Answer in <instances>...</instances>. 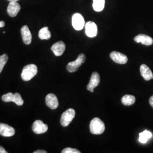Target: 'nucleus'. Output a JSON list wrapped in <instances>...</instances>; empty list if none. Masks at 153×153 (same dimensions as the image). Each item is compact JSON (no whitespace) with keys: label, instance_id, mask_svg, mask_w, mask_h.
Instances as JSON below:
<instances>
[{"label":"nucleus","instance_id":"4468645a","mask_svg":"<svg viewBox=\"0 0 153 153\" xmlns=\"http://www.w3.org/2000/svg\"><path fill=\"white\" fill-rule=\"evenodd\" d=\"M65 48V43L62 41H59L52 46L51 50L53 51L55 56H60L64 53Z\"/></svg>","mask_w":153,"mask_h":153},{"label":"nucleus","instance_id":"aec40b11","mask_svg":"<svg viewBox=\"0 0 153 153\" xmlns=\"http://www.w3.org/2000/svg\"><path fill=\"white\" fill-rule=\"evenodd\" d=\"M139 136H140L139 139H138L139 141L142 143H145L147 142L149 139H150L151 137H152V134L150 131L145 130L142 133H140Z\"/></svg>","mask_w":153,"mask_h":153},{"label":"nucleus","instance_id":"2eb2a0df","mask_svg":"<svg viewBox=\"0 0 153 153\" xmlns=\"http://www.w3.org/2000/svg\"><path fill=\"white\" fill-rule=\"evenodd\" d=\"M134 40L136 43H141L145 45H151L153 43V38L144 34L138 35L134 37Z\"/></svg>","mask_w":153,"mask_h":153},{"label":"nucleus","instance_id":"ddd939ff","mask_svg":"<svg viewBox=\"0 0 153 153\" xmlns=\"http://www.w3.org/2000/svg\"><path fill=\"white\" fill-rule=\"evenodd\" d=\"M21 33L24 43L26 45L31 44L32 41V35L27 25L23 26L21 28Z\"/></svg>","mask_w":153,"mask_h":153},{"label":"nucleus","instance_id":"dca6fc26","mask_svg":"<svg viewBox=\"0 0 153 153\" xmlns=\"http://www.w3.org/2000/svg\"><path fill=\"white\" fill-rule=\"evenodd\" d=\"M140 72L142 77L146 81H149L153 78V74L150 69L145 64H142L140 66Z\"/></svg>","mask_w":153,"mask_h":153},{"label":"nucleus","instance_id":"9d476101","mask_svg":"<svg viewBox=\"0 0 153 153\" xmlns=\"http://www.w3.org/2000/svg\"><path fill=\"white\" fill-rule=\"evenodd\" d=\"M15 134L14 129L7 124L0 123V135L4 137H11Z\"/></svg>","mask_w":153,"mask_h":153},{"label":"nucleus","instance_id":"f257e3e1","mask_svg":"<svg viewBox=\"0 0 153 153\" xmlns=\"http://www.w3.org/2000/svg\"><path fill=\"white\" fill-rule=\"evenodd\" d=\"M90 130L93 134H101L105 131L104 123L98 117H95L90 122Z\"/></svg>","mask_w":153,"mask_h":153},{"label":"nucleus","instance_id":"7ed1b4c3","mask_svg":"<svg viewBox=\"0 0 153 153\" xmlns=\"http://www.w3.org/2000/svg\"><path fill=\"white\" fill-rule=\"evenodd\" d=\"M86 61V56L83 53H81L78 56V58L74 61H72L67 65L66 68L69 72L73 73L78 70L79 68Z\"/></svg>","mask_w":153,"mask_h":153},{"label":"nucleus","instance_id":"6ab92c4d","mask_svg":"<svg viewBox=\"0 0 153 153\" xmlns=\"http://www.w3.org/2000/svg\"><path fill=\"white\" fill-rule=\"evenodd\" d=\"M105 0H93V7L97 12L102 11L104 9Z\"/></svg>","mask_w":153,"mask_h":153},{"label":"nucleus","instance_id":"f3484780","mask_svg":"<svg viewBox=\"0 0 153 153\" xmlns=\"http://www.w3.org/2000/svg\"><path fill=\"white\" fill-rule=\"evenodd\" d=\"M39 37L42 40H48L51 38V34L48 27H44L40 29L39 32Z\"/></svg>","mask_w":153,"mask_h":153},{"label":"nucleus","instance_id":"393cba45","mask_svg":"<svg viewBox=\"0 0 153 153\" xmlns=\"http://www.w3.org/2000/svg\"><path fill=\"white\" fill-rule=\"evenodd\" d=\"M149 103L153 108V95H152L149 99Z\"/></svg>","mask_w":153,"mask_h":153},{"label":"nucleus","instance_id":"a211bd4d","mask_svg":"<svg viewBox=\"0 0 153 153\" xmlns=\"http://www.w3.org/2000/svg\"><path fill=\"white\" fill-rule=\"evenodd\" d=\"M136 101V98L131 95H126L121 98L122 103L127 106L131 105L134 104Z\"/></svg>","mask_w":153,"mask_h":153},{"label":"nucleus","instance_id":"f8f14e48","mask_svg":"<svg viewBox=\"0 0 153 153\" xmlns=\"http://www.w3.org/2000/svg\"><path fill=\"white\" fill-rule=\"evenodd\" d=\"M21 10V6L17 2H10L7 8V12L9 16L15 17Z\"/></svg>","mask_w":153,"mask_h":153},{"label":"nucleus","instance_id":"c85d7f7f","mask_svg":"<svg viewBox=\"0 0 153 153\" xmlns=\"http://www.w3.org/2000/svg\"><path fill=\"white\" fill-rule=\"evenodd\" d=\"M9 2H17L18 0H7Z\"/></svg>","mask_w":153,"mask_h":153},{"label":"nucleus","instance_id":"1a4fd4ad","mask_svg":"<svg viewBox=\"0 0 153 153\" xmlns=\"http://www.w3.org/2000/svg\"><path fill=\"white\" fill-rule=\"evenodd\" d=\"M100 81L99 74L97 72H93L90 82L87 86V89L91 93L94 92V89L97 87Z\"/></svg>","mask_w":153,"mask_h":153},{"label":"nucleus","instance_id":"b1692460","mask_svg":"<svg viewBox=\"0 0 153 153\" xmlns=\"http://www.w3.org/2000/svg\"><path fill=\"white\" fill-rule=\"evenodd\" d=\"M62 153H80L81 152L76 149L73 148H67L64 149L62 152Z\"/></svg>","mask_w":153,"mask_h":153},{"label":"nucleus","instance_id":"f03ea898","mask_svg":"<svg viewBox=\"0 0 153 153\" xmlns=\"http://www.w3.org/2000/svg\"><path fill=\"white\" fill-rule=\"evenodd\" d=\"M38 73V68L35 64H29L25 66L22 70L21 77L25 81L31 80Z\"/></svg>","mask_w":153,"mask_h":153},{"label":"nucleus","instance_id":"bb28decb","mask_svg":"<svg viewBox=\"0 0 153 153\" xmlns=\"http://www.w3.org/2000/svg\"><path fill=\"white\" fill-rule=\"evenodd\" d=\"M47 152L45 150H38L35 152H34L33 153H47Z\"/></svg>","mask_w":153,"mask_h":153},{"label":"nucleus","instance_id":"4be33fe9","mask_svg":"<svg viewBox=\"0 0 153 153\" xmlns=\"http://www.w3.org/2000/svg\"><path fill=\"white\" fill-rule=\"evenodd\" d=\"M8 60V56L6 54L0 56V73L2 71L4 66Z\"/></svg>","mask_w":153,"mask_h":153},{"label":"nucleus","instance_id":"cd10ccee","mask_svg":"<svg viewBox=\"0 0 153 153\" xmlns=\"http://www.w3.org/2000/svg\"><path fill=\"white\" fill-rule=\"evenodd\" d=\"M5 22H4L2 21H0V27H3L5 26Z\"/></svg>","mask_w":153,"mask_h":153},{"label":"nucleus","instance_id":"a878e982","mask_svg":"<svg viewBox=\"0 0 153 153\" xmlns=\"http://www.w3.org/2000/svg\"><path fill=\"white\" fill-rule=\"evenodd\" d=\"M7 152L5 150V149L1 146H0V153H7Z\"/></svg>","mask_w":153,"mask_h":153},{"label":"nucleus","instance_id":"412c9836","mask_svg":"<svg viewBox=\"0 0 153 153\" xmlns=\"http://www.w3.org/2000/svg\"><path fill=\"white\" fill-rule=\"evenodd\" d=\"M13 102H14L18 105H22L24 103V101L22 99L21 95L17 93L14 94Z\"/></svg>","mask_w":153,"mask_h":153},{"label":"nucleus","instance_id":"6e6552de","mask_svg":"<svg viewBox=\"0 0 153 153\" xmlns=\"http://www.w3.org/2000/svg\"><path fill=\"white\" fill-rule=\"evenodd\" d=\"M85 32L89 38H94L97 35V26L94 22L89 21L85 24Z\"/></svg>","mask_w":153,"mask_h":153},{"label":"nucleus","instance_id":"5701e85b","mask_svg":"<svg viewBox=\"0 0 153 153\" xmlns=\"http://www.w3.org/2000/svg\"><path fill=\"white\" fill-rule=\"evenodd\" d=\"M13 95H14V94H13V93H7V94H6L5 95H2V100L4 101L5 102H13Z\"/></svg>","mask_w":153,"mask_h":153},{"label":"nucleus","instance_id":"9b49d317","mask_svg":"<svg viewBox=\"0 0 153 153\" xmlns=\"http://www.w3.org/2000/svg\"><path fill=\"white\" fill-rule=\"evenodd\" d=\"M45 103L51 109H56L59 106V101L53 94H49L45 98Z\"/></svg>","mask_w":153,"mask_h":153},{"label":"nucleus","instance_id":"423d86ee","mask_svg":"<svg viewBox=\"0 0 153 153\" xmlns=\"http://www.w3.org/2000/svg\"><path fill=\"white\" fill-rule=\"evenodd\" d=\"M32 129H33V131L35 133L42 134V133H45L48 131V126L44 124L42 121L38 120L34 121V123H33Z\"/></svg>","mask_w":153,"mask_h":153},{"label":"nucleus","instance_id":"0eeeda50","mask_svg":"<svg viewBox=\"0 0 153 153\" xmlns=\"http://www.w3.org/2000/svg\"><path fill=\"white\" fill-rule=\"evenodd\" d=\"M111 59L117 64H125L128 62V57L126 55L117 51H113L110 53Z\"/></svg>","mask_w":153,"mask_h":153},{"label":"nucleus","instance_id":"20e7f679","mask_svg":"<svg viewBox=\"0 0 153 153\" xmlns=\"http://www.w3.org/2000/svg\"><path fill=\"white\" fill-rule=\"evenodd\" d=\"M76 112L74 109L69 108L66 110L61 117L60 123L61 126L64 127L69 126L74 118Z\"/></svg>","mask_w":153,"mask_h":153},{"label":"nucleus","instance_id":"39448f33","mask_svg":"<svg viewBox=\"0 0 153 153\" xmlns=\"http://www.w3.org/2000/svg\"><path fill=\"white\" fill-rule=\"evenodd\" d=\"M72 26L77 31H80L84 27V26H85V22L83 17L81 14L75 13L73 16Z\"/></svg>","mask_w":153,"mask_h":153}]
</instances>
